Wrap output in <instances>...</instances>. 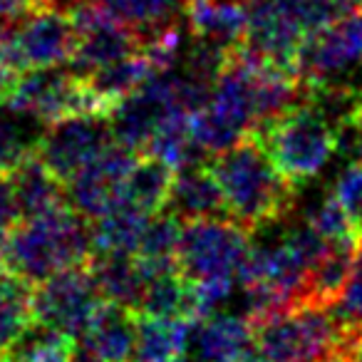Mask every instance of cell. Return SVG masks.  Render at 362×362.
Listing matches in <instances>:
<instances>
[{
    "label": "cell",
    "instance_id": "cell-38",
    "mask_svg": "<svg viewBox=\"0 0 362 362\" xmlns=\"http://www.w3.org/2000/svg\"><path fill=\"white\" fill-rule=\"evenodd\" d=\"M72 362H97V360L90 355V352L82 350V347L77 345V347H75V357H72Z\"/></svg>",
    "mask_w": 362,
    "mask_h": 362
},
{
    "label": "cell",
    "instance_id": "cell-33",
    "mask_svg": "<svg viewBox=\"0 0 362 362\" xmlns=\"http://www.w3.org/2000/svg\"><path fill=\"white\" fill-rule=\"evenodd\" d=\"M342 204V209L350 216L357 236L362 238V159H355L335 176V184L330 189Z\"/></svg>",
    "mask_w": 362,
    "mask_h": 362
},
{
    "label": "cell",
    "instance_id": "cell-17",
    "mask_svg": "<svg viewBox=\"0 0 362 362\" xmlns=\"http://www.w3.org/2000/svg\"><path fill=\"white\" fill-rule=\"evenodd\" d=\"M184 18L197 40L233 50L246 35L248 0H187Z\"/></svg>",
    "mask_w": 362,
    "mask_h": 362
},
{
    "label": "cell",
    "instance_id": "cell-35",
    "mask_svg": "<svg viewBox=\"0 0 362 362\" xmlns=\"http://www.w3.org/2000/svg\"><path fill=\"white\" fill-rule=\"evenodd\" d=\"M35 8L33 0H0V37L16 30Z\"/></svg>",
    "mask_w": 362,
    "mask_h": 362
},
{
    "label": "cell",
    "instance_id": "cell-36",
    "mask_svg": "<svg viewBox=\"0 0 362 362\" xmlns=\"http://www.w3.org/2000/svg\"><path fill=\"white\" fill-rule=\"evenodd\" d=\"M21 75L23 72L16 70V67L8 62V57L3 55V50H0V107L8 105V100H11V95H13V90H16Z\"/></svg>",
    "mask_w": 362,
    "mask_h": 362
},
{
    "label": "cell",
    "instance_id": "cell-40",
    "mask_svg": "<svg viewBox=\"0 0 362 362\" xmlns=\"http://www.w3.org/2000/svg\"><path fill=\"white\" fill-rule=\"evenodd\" d=\"M176 362H192V360H189V357L184 355V357H181V360H176Z\"/></svg>",
    "mask_w": 362,
    "mask_h": 362
},
{
    "label": "cell",
    "instance_id": "cell-24",
    "mask_svg": "<svg viewBox=\"0 0 362 362\" xmlns=\"http://www.w3.org/2000/svg\"><path fill=\"white\" fill-rule=\"evenodd\" d=\"M174 176L176 169L169 161L141 151L136 156L132 171L127 174L124 187H122V197L134 204V206H139L141 211L159 214L164 211L166 202H169Z\"/></svg>",
    "mask_w": 362,
    "mask_h": 362
},
{
    "label": "cell",
    "instance_id": "cell-39",
    "mask_svg": "<svg viewBox=\"0 0 362 362\" xmlns=\"http://www.w3.org/2000/svg\"><path fill=\"white\" fill-rule=\"evenodd\" d=\"M33 6H37V8H40V6H50V0H33Z\"/></svg>",
    "mask_w": 362,
    "mask_h": 362
},
{
    "label": "cell",
    "instance_id": "cell-32",
    "mask_svg": "<svg viewBox=\"0 0 362 362\" xmlns=\"http://www.w3.org/2000/svg\"><path fill=\"white\" fill-rule=\"evenodd\" d=\"M305 221L325 238L332 246H342V243H357L360 236H357L355 226H352L350 216L342 209V204L337 202L335 194H325L317 202H313L305 211Z\"/></svg>",
    "mask_w": 362,
    "mask_h": 362
},
{
    "label": "cell",
    "instance_id": "cell-42",
    "mask_svg": "<svg viewBox=\"0 0 362 362\" xmlns=\"http://www.w3.org/2000/svg\"><path fill=\"white\" fill-rule=\"evenodd\" d=\"M330 362H345V360H342V357H337V360H330Z\"/></svg>",
    "mask_w": 362,
    "mask_h": 362
},
{
    "label": "cell",
    "instance_id": "cell-12",
    "mask_svg": "<svg viewBox=\"0 0 362 362\" xmlns=\"http://www.w3.org/2000/svg\"><path fill=\"white\" fill-rule=\"evenodd\" d=\"M305 35L291 0H248V25L238 47L263 62L296 70Z\"/></svg>",
    "mask_w": 362,
    "mask_h": 362
},
{
    "label": "cell",
    "instance_id": "cell-3",
    "mask_svg": "<svg viewBox=\"0 0 362 362\" xmlns=\"http://www.w3.org/2000/svg\"><path fill=\"white\" fill-rule=\"evenodd\" d=\"M293 187L317 179L340 149L337 124L310 100H300L253 132Z\"/></svg>",
    "mask_w": 362,
    "mask_h": 362
},
{
    "label": "cell",
    "instance_id": "cell-1",
    "mask_svg": "<svg viewBox=\"0 0 362 362\" xmlns=\"http://www.w3.org/2000/svg\"><path fill=\"white\" fill-rule=\"evenodd\" d=\"M226 199L228 218L251 233L281 223L296 209L298 192L256 134L243 136L238 144L206 161Z\"/></svg>",
    "mask_w": 362,
    "mask_h": 362
},
{
    "label": "cell",
    "instance_id": "cell-19",
    "mask_svg": "<svg viewBox=\"0 0 362 362\" xmlns=\"http://www.w3.org/2000/svg\"><path fill=\"white\" fill-rule=\"evenodd\" d=\"M90 271L105 300L119 303L139 313L149 268L136 258V253H95Z\"/></svg>",
    "mask_w": 362,
    "mask_h": 362
},
{
    "label": "cell",
    "instance_id": "cell-25",
    "mask_svg": "<svg viewBox=\"0 0 362 362\" xmlns=\"http://www.w3.org/2000/svg\"><path fill=\"white\" fill-rule=\"evenodd\" d=\"M33 320V286L16 273L0 268V357L11 355Z\"/></svg>",
    "mask_w": 362,
    "mask_h": 362
},
{
    "label": "cell",
    "instance_id": "cell-2",
    "mask_svg": "<svg viewBox=\"0 0 362 362\" xmlns=\"http://www.w3.org/2000/svg\"><path fill=\"white\" fill-rule=\"evenodd\" d=\"M92 256L90 221L67 204L40 216L21 218L8 233L3 268L35 288L65 268L87 266Z\"/></svg>",
    "mask_w": 362,
    "mask_h": 362
},
{
    "label": "cell",
    "instance_id": "cell-16",
    "mask_svg": "<svg viewBox=\"0 0 362 362\" xmlns=\"http://www.w3.org/2000/svg\"><path fill=\"white\" fill-rule=\"evenodd\" d=\"M253 345L256 332L246 315L214 313L194 322L192 347L197 362H241Z\"/></svg>",
    "mask_w": 362,
    "mask_h": 362
},
{
    "label": "cell",
    "instance_id": "cell-20",
    "mask_svg": "<svg viewBox=\"0 0 362 362\" xmlns=\"http://www.w3.org/2000/svg\"><path fill=\"white\" fill-rule=\"evenodd\" d=\"M156 72L161 70L154 65V60L144 50H139L129 57H122V60L110 62L105 67H97L95 72L82 77H85L90 92L97 97V102L102 105V110L110 115L124 97H129L132 92L139 90Z\"/></svg>",
    "mask_w": 362,
    "mask_h": 362
},
{
    "label": "cell",
    "instance_id": "cell-18",
    "mask_svg": "<svg viewBox=\"0 0 362 362\" xmlns=\"http://www.w3.org/2000/svg\"><path fill=\"white\" fill-rule=\"evenodd\" d=\"M8 179L21 218H33L67 206V184L52 174L37 154H30L23 164L8 171Z\"/></svg>",
    "mask_w": 362,
    "mask_h": 362
},
{
    "label": "cell",
    "instance_id": "cell-10",
    "mask_svg": "<svg viewBox=\"0 0 362 362\" xmlns=\"http://www.w3.org/2000/svg\"><path fill=\"white\" fill-rule=\"evenodd\" d=\"M115 141L107 115H75L45 124L35 154L62 181H70L82 166L100 156Z\"/></svg>",
    "mask_w": 362,
    "mask_h": 362
},
{
    "label": "cell",
    "instance_id": "cell-11",
    "mask_svg": "<svg viewBox=\"0 0 362 362\" xmlns=\"http://www.w3.org/2000/svg\"><path fill=\"white\" fill-rule=\"evenodd\" d=\"M70 16L77 30V45L67 67L77 75H90L97 67H105L141 50L139 35L115 21L97 0L72 8Z\"/></svg>",
    "mask_w": 362,
    "mask_h": 362
},
{
    "label": "cell",
    "instance_id": "cell-41",
    "mask_svg": "<svg viewBox=\"0 0 362 362\" xmlns=\"http://www.w3.org/2000/svg\"><path fill=\"white\" fill-rule=\"evenodd\" d=\"M0 362H13L11 357H0Z\"/></svg>",
    "mask_w": 362,
    "mask_h": 362
},
{
    "label": "cell",
    "instance_id": "cell-27",
    "mask_svg": "<svg viewBox=\"0 0 362 362\" xmlns=\"http://www.w3.org/2000/svg\"><path fill=\"white\" fill-rule=\"evenodd\" d=\"M192 117L194 115H187V112L179 110L166 112L159 124H156L149 144H146V154H154L159 159L169 161L174 169H184V166L199 164V161L206 159L204 151L199 149V144L194 141Z\"/></svg>",
    "mask_w": 362,
    "mask_h": 362
},
{
    "label": "cell",
    "instance_id": "cell-43",
    "mask_svg": "<svg viewBox=\"0 0 362 362\" xmlns=\"http://www.w3.org/2000/svg\"><path fill=\"white\" fill-rule=\"evenodd\" d=\"M72 357H75V355H72ZM55 362H72V360H55Z\"/></svg>",
    "mask_w": 362,
    "mask_h": 362
},
{
    "label": "cell",
    "instance_id": "cell-6",
    "mask_svg": "<svg viewBox=\"0 0 362 362\" xmlns=\"http://www.w3.org/2000/svg\"><path fill=\"white\" fill-rule=\"evenodd\" d=\"M8 107L35 117L42 124H52V122L75 115H107L97 97L90 92L85 77L70 67L23 72L8 100Z\"/></svg>",
    "mask_w": 362,
    "mask_h": 362
},
{
    "label": "cell",
    "instance_id": "cell-26",
    "mask_svg": "<svg viewBox=\"0 0 362 362\" xmlns=\"http://www.w3.org/2000/svg\"><path fill=\"white\" fill-rule=\"evenodd\" d=\"M115 21L132 28L139 35L141 45L156 33L179 23L187 0H97Z\"/></svg>",
    "mask_w": 362,
    "mask_h": 362
},
{
    "label": "cell",
    "instance_id": "cell-4",
    "mask_svg": "<svg viewBox=\"0 0 362 362\" xmlns=\"http://www.w3.org/2000/svg\"><path fill=\"white\" fill-rule=\"evenodd\" d=\"M256 345L273 362H330L342 357L347 337L330 305L303 300L253 322Z\"/></svg>",
    "mask_w": 362,
    "mask_h": 362
},
{
    "label": "cell",
    "instance_id": "cell-7",
    "mask_svg": "<svg viewBox=\"0 0 362 362\" xmlns=\"http://www.w3.org/2000/svg\"><path fill=\"white\" fill-rule=\"evenodd\" d=\"M77 45L72 16L55 6H40L13 33L0 37V50L16 70H47L70 65Z\"/></svg>",
    "mask_w": 362,
    "mask_h": 362
},
{
    "label": "cell",
    "instance_id": "cell-15",
    "mask_svg": "<svg viewBox=\"0 0 362 362\" xmlns=\"http://www.w3.org/2000/svg\"><path fill=\"white\" fill-rule=\"evenodd\" d=\"M166 211L179 216L181 221H202V218H221L228 216L226 199L218 187L216 176L209 164H189L176 169L174 184H171Z\"/></svg>",
    "mask_w": 362,
    "mask_h": 362
},
{
    "label": "cell",
    "instance_id": "cell-5",
    "mask_svg": "<svg viewBox=\"0 0 362 362\" xmlns=\"http://www.w3.org/2000/svg\"><path fill=\"white\" fill-rule=\"evenodd\" d=\"M248 228L233 218H202L187 221L179 246V268L189 281H216L233 278L236 281L248 251H251Z\"/></svg>",
    "mask_w": 362,
    "mask_h": 362
},
{
    "label": "cell",
    "instance_id": "cell-28",
    "mask_svg": "<svg viewBox=\"0 0 362 362\" xmlns=\"http://www.w3.org/2000/svg\"><path fill=\"white\" fill-rule=\"evenodd\" d=\"M181 233H184V221L179 216H174L166 209L151 214L144 233H141L136 258L149 268V273L161 271V268H176L179 266Z\"/></svg>",
    "mask_w": 362,
    "mask_h": 362
},
{
    "label": "cell",
    "instance_id": "cell-22",
    "mask_svg": "<svg viewBox=\"0 0 362 362\" xmlns=\"http://www.w3.org/2000/svg\"><path fill=\"white\" fill-rule=\"evenodd\" d=\"M194 322L139 313V332L132 362H176L189 352Z\"/></svg>",
    "mask_w": 362,
    "mask_h": 362
},
{
    "label": "cell",
    "instance_id": "cell-31",
    "mask_svg": "<svg viewBox=\"0 0 362 362\" xmlns=\"http://www.w3.org/2000/svg\"><path fill=\"white\" fill-rule=\"evenodd\" d=\"M330 313L335 315L337 325L342 327L347 342L362 332V238L355 246V256H352L345 286H342L340 296L330 303Z\"/></svg>",
    "mask_w": 362,
    "mask_h": 362
},
{
    "label": "cell",
    "instance_id": "cell-14",
    "mask_svg": "<svg viewBox=\"0 0 362 362\" xmlns=\"http://www.w3.org/2000/svg\"><path fill=\"white\" fill-rule=\"evenodd\" d=\"M136 332L139 313L119 303L105 300L77 345L90 352L97 362H132Z\"/></svg>",
    "mask_w": 362,
    "mask_h": 362
},
{
    "label": "cell",
    "instance_id": "cell-8",
    "mask_svg": "<svg viewBox=\"0 0 362 362\" xmlns=\"http://www.w3.org/2000/svg\"><path fill=\"white\" fill-rule=\"evenodd\" d=\"M362 65V8L325 28L308 33L298 50L296 72L303 87L350 82V72Z\"/></svg>",
    "mask_w": 362,
    "mask_h": 362
},
{
    "label": "cell",
    "instance_id": "cell-34",
    "mask_svg": "<svg viewBox=\"0 0 362 362\" xmlns=\"http://www.w3.org/2000/svg\"><path fill=\"white\" fill-rule=\"evenodd\" d=\"M21 221V214H18L16 199H13V189H11V179L8 174L0 171V268L6 263V241L8 233L16 223Z\"/></svg>",
    "mask_w": 362,
    "mask_h": 362
},
{
    "label": "cell",
    "instance_id": "cell-9",
    "mask_svg": "<svg viewBox=\"0 0 362 362\" xmlns=\"http://www.w3.org/2000/svg\"><path fill=\"white\" fill-rule=\"evenodd\" d=\"M105 303L95 276L87 266L65 268L33 288V310L35 320L80 340L90 327L95 313Z\"/></svg>",
    "mask_w": 362,
    "mask_h": 362
},
{
    "label": "cell",
    "instance_id": "cell-30",
    "mask_svg": "<svg viewBox=\"0 0 362 362\" xmlns=\"http://www.w3.org/2000/svg\"><path fill=\"white\" fill-rule=\"evenodd\" d=\"M355 246L357 243L332 246L330 251L310 268V273H308L305 300L330 305V303L340 296L342 286H345V281H347V273H350Z\"/></svg>",
    "mask_w": 362,
    "mask_h": 362
},
{
    "label": "cell",
    "instance_id": "cell-37",
    "mask_svg": "<svg viewBox=\"0 0 362 362\" xmlns=\"http://www.w3.org/2000/svg\"><path fill=\"white\" fill-rule=\"evenodd\" d=\"M342 360L345 362H362V332L347 342L345 352H342Z\"/></svg>",
    "mask_w": 362,
    "mask_h": 362
},
{
    "label": "cell",
    "instance_id": "cell-29",
    "mask_svg": "<svg viewBox=\"0 0 362 362\" xmlns=\"http://www.w3.org/2000/svg\"><path fill=\"white\" fill-rule=\"evenodd\" d=\"M42 129L45 124L35 117L23 115L8 105L0 107V171L3 174L13 171L28 156L35 154Z\"/></svg>",
    "mask_w": 362,
    "mask_h": 362
},
{
    "label": "cell",
    "instance_id": "cell-21",
    "mask_svg": "<svg viewBox=\"0 0 362 362\" xmlns=\"http://www.w3.org/2000/svg\"><path fill=\"white\" fill-rule=\"evenodd\" d=\"M149 216L122 197L100 218L90 221L95 253H136Z\"/></svg>",
    "mask_w": 362,
    "mask_h": 362
},
{
    "label": "cell",
    "instance_id": "cell-23",
    "mask_svg": "<svg viewBox=\"0 0 362 362\" xmlns=\"http://www.w3.org/2000/svg\"><path fill=\"white\" fill-rule=\"evenodd\" d=\"M141 315L194 322V286L181 268L151 271L139 305Z\"/></svg>",
    "mask_w": 362,
    "mask_h": 362
},
{
    "label": "cell",
    "instance_id": "cell-13",
    "mask_svg": "<svg viewBox=\"0 0 362 362\" xmlns=\"http://www.w3.org/2000/svg\"><path fill=\"white\" fill-rule=\"evenodd\" d=\"M139 154L141 151L132 146L112 141L100 156H95L67 181V204L87 221L100 218L112 204L122 199L124 179Z\"/></svg>",
    "mask_w": 362,
    "mask_h": 362
}]
</instances>
